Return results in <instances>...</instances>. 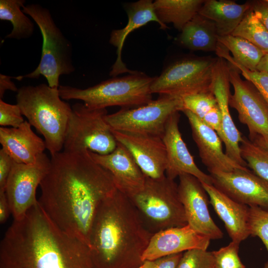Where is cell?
Segmentation results:
<instances>
[{
    "mask_svg": "<svg viewBox=\"0 0 268 268\" xmlns=\"http://www.w3.org/2000/svg\"><path fill=\"white\" fill-rule=\"evenodd\" d=\"M13 77L0 74V99H2L5 92L7 90L17 92L15 83L11 80Z\"/></svg>",
    "mask_w": 268,
    "mask_h": 268,
    "instance_id": "obj_42",
    "label": "cell"
},
{
    "mask_svg": "<svg viewBox=\"0 0 268 268\" xmlns=\"http://www.w3.org/2000/svg\"><path fill=\"white\" fill-rule=\"evenodd\" d=\"M129 198L145 227L153 234L188 224L178 184L166 175L159 179L146 177L142 189Z\"/></svg>",
    "mask_w": 268,
    "mask_h": 268,
    "instance_id": "obj_7",
    "label": "cell"
},
{
    "mask_svg": "<svg viewBox=\"0 0 268 268\" xmlns=\"http://www.w3.org/2000/svg\"><path fill=\"white\" fill-rule=\"evenodd\" d=\"M2 148L15 162L31 164L46 149L44 140L33 131L31 125L25 121L17 128H0Z\"/></svg>",
    "mask_w": 268,
    "mask_h": 268,
    "instance_id": "obj_23",
    "label": "cell"
},
{
    "mask_svg": "<svg viewBox=\"0 0 268 268\" xmlns=\"http://www.w3.org/2000/svg\"><path fill=\"white\" fill-rule=\"evenodd\" d=\"M106 109H94L77 103L72 111L65 135L64 150L86 149L104 155L112 152L117 141L105 121Z\"/></svg>",
    "mask_w": 268,
    "mask_h": 268,
    "instance_id": "obj_9",
    "label": "cell"
},
{
    "mask_svg": "<svg viewBox=\"0 0 268 268\" xmlns=\"http://www.w3.org/2000/svg\"><path fill=\"white\" fill-rule=\"evenodd\" d=\"M153 234L125 194L117 189L99 205L90 230L94 268H137Z\"/></svg>",
    "mask_w": 268,
    "mask_h": 268,
    "instance_id": "obj_3",
    "label": "cell"
},
{
    "mask_svg": "<svg viewBox=\"0 0 268 268\" xmlns=\"http://www.w3.org/2000/svg\"><path fill=\"white\" fill-rule=\"evenodd\" d=\"M218 38L215 23L198 13L182 29L178 42L192 51L215 52Z\"/></svg>",
    "mask_w": 268,
    "mask_h": 268,
    "instance_id": "obj_25",
    "label": "cell"
},
{
    "mask_svg": "<svg viewBox=\"0 0 268 268\" xmlns=\"http://www.w3.org/2000/svg\"><path fill=\"white\" fill-rule=\"evenodd\" d=\"M217 58L191 57L172 63L155 78L152 93L182 98L212 91L213 68Z\"/></svg>",
    "mask_w": 268,
    "mask_h": 268,
    "instance_id": "obj_8",
    "label": "cell"
},
{
    "mask_svg": "<svg viewBox=\"0 0 268 268\" xmlns=\"http://www.w3.org/2000/svg\"><path fill=\"white\" fill-rule=\"evenodd\" d=\"M183 110L182 98L168 95L133 108H122L105 119L112 130L140 133L162 138L166 123L174 113Z\"/></svg>",
    "mask_w": 268,
    "mask_h": 268,
    "instance_id": "obj_10",
    "label": "cell"
},
{
    "mask_svg": "<svg viewBox=\"0 0 268 268\" xmlns=\"http://www.w3.org/2000/svg\"><path fill=\"white\" fill-rule=\"evenodd\" d=\"M14 161L2 149L0 150V192H5L8 177L11 172Z\"/></svg>",
    "mask_w": 268,
    "mask_h": 268,
    "instance_id": "obj_38",
    "label": "cell"
},
{
    "mask_svg": "<svg viewBox=\"0 0 268 268\" xmlns=\"http://www.w3.org/2000/svg\"><path fill=\"white\" fill-rule=\"evenodd\" d=\"M112 132L116 140L131 153L146 177L159 179L165 176L167 156L162 137L112 130Z\"/></svg>",
    "mask_w": 268,
    "mask_h": 268,
    "instance_id": "obj_16",
    "label": "cell"
},
{
    "mask_svg": "<svg viewBox=\"0 0 268 268\" xmlns=\"http://www.w3.org/2000/svg\"><path fill=\"white\" fill-rule=\"evenodd\" d=\"M257 69L259 71L268 72V54H265L262 58Z\"/></svg>",
    "mask_w": 268,
    "mask_h": 268,
    "instance_id": "obj_43",
    "label": "cell"
},
{
    "mask_svg": "<svg viewBox=\"0 0 268 268\" xmlns=\"http://www.w3.org/2000/svg\"><path fill=\"white\" fill-rule=\"evenodd\" d=\"M137 268H142V266L141 265L140 267H139Z\"/></svg>",
    "mask_w": 268,
    "mask_h": 268,
    "instance_id": "obj_47",
    "label": "cell"
},
{
    "mask_svg": "<svg viewBox=\"0 0 268 268\" xmlns=\"http://www.w3.org/2000/svg\"><path fill=\"white\" fill-rule=\"evenodd\" d=\"M240 150L247 166L255 174L268 181V149L243 136Z\"/></svg>",
    "mask_w": 268,
    "mask_h": 268,
    "instance_id": "obj_30",
    "label": "cell"
},
{
    "mask_svg": "<svg viewBox=\"0 0 268 268\" xmlns=\"http://www.w3.org/2000/svg\"><path fill=\"white\" fill-rule=\"evenodd\" d=\"M155 77L135 71L129 75L109 79L85 89L60 85L63 100H78L87 107L94 109L111 106L135 108L151 101V85Z\"/></svg>",
    "mask_w": 268,
    "mask_h": 268,
    "instance_id": "obj_5",
    "label": "cell"
},
{
    "mask_svg": "<svg viewBox=\"0 0 268 268\" xmlns=\"http://www.w3.org/2000/svg\"><path fill=\"white\" fill-rule=\"evenodd\" d=\"M239 244L232 241L227 246L212 252L215 268H245L238 255Z\"/></svg>",
    "mask_w": 268,
    "mask_h": 268,
    "instance_id": "obj_35",
    "label": "cell"
},
{
    "mask_svg": "<svg viewBox=\"0 0 268 268\" xmlns=\"http://www.w3.org/2000/svg\"><path fill=\"white\" fill-rule=\"evenodd\" d=\"M11 214L10 208L5 192H0V223H4Z\"/></svg>",
    "mask_w": 268,
    "mask_h": 268,
    "instance_id": "obj_41",
    "label": "cell"
},
{
    "mask_svg": "<svg viewBox=\"0 0 268 268\" xmlns=\"http://www.w3.org/2000/svg\"><path fill=\"white\" fill-rule=\"evenodd\" d=\"M182 111L184 110H188L201 120H202L212 108L217 105L212 91L187 95L182 97Z\"/></svg>",
    "mask_w": 268,
    "mask_h": 268,
    "instance_id": "obj_32",
    "label": "cell"
},
{
    "mask_svg": "<svg viewBox=\"0 0 268 268\" xmlns=\"http://www.w3.org/2000/svg\"><path fill=\"white\" fill-rule=\"evenodd\" d=\"M25 2L24 0H0V19L10 21L13 27L5 38L21 40L33 34L34 23L22 11Z\"/></svg>",
    "mask_w": 268,
    "mask_h": 268,
    "instance_id": "obj_27",
    "label": "cell"
},
{
    "mask_svg": "<svg viewBox=\"0 0 268 268\" xmlns=\"http://www.w3.org/2000/svg\"><path fill=\"white\" fill-rule=\"evenodd\" d=\"M248 226L250 235L258 237L268 252V210L249 206Z\"/></svg>",
    "mask_w": 268,
    "mask_h": 268,
    "instance_id": "obj_33",
    "label": "cell"
},
{
    "mask_svg": "<svg viewBox=\"0 0 268 268\" xmlns=\"http://www.w3.org/2000/svg\"><path fill=\"white\" fill-rule=\"evenodd\" d=\"M50 158L44 153L31 164L14 162L8 177L5 193L14 220L23 218L36 204V190L47 174Z\"/></svg>",
    "mask_w": 268,
    "mask_h": 268,
    "instance_id": "obj_12",
    "label": "cell"
},
{
    "mask_svg": "<svg viewBox=\"0 0 268 268\" xmlns=\"http://www.w3.org/2000/svg\"><path fill=\"white\" fill-rule=\"evenodd\" d=\"M264 268H268V262L265 264Z\"/></svg>",
    "mask_w": 268,
    "mask_h": 268,
    "instance_id": "obj_44",
    "label": "cell"
},
{
    "mask_svg": "<svg viewBox=\"0 0 268 268\" xmlns=\"http://www.w3.org/2000/svg\"><path fill=\"white\" fill-rule=\"evenodd\" d=\"M218 42L232 55L233 59L246 68L257 70L265 54L248 40L231 34L218 36Z\"/></svg>",
    "mask_w": 268,
    "mask_h": 268,
    "instance_id": "obj_28",
    "label": "cell"
},
{
    "mask_svg": "<svg viewBox=\"0 0 268 268\" xmlns=\"http://www.w3.org/2000/svg\"><path fill=\"white\" fill-rule=\"evenodd\" d=\"M183 253L170 255L142 262V268H177Z\"/></svg>",
    "mask_w": 268,
    "mask_h": 268,
    "instance_id": "obj_37",
    "label": "cell"
},
{
    "mask_svg": "<svg viewBox=\"0 0 268 268\" xmlns=\"http://www.w3.org/2000/svg\"><path fill=\"white\" fill-rule=\"evenodd\" d=\"M22 11L33 19L40 29L43 39L41 57L35 70L13 78L21 80L43 76L49 86L59 88L60 76L70 74L75 70L72 45L57 26L48 9L33 3L24 5Z\"/></svg>",
    "mask_w": 268,
    "mask_h": 268,
    "instance_id": "obj_6",
    "label": "cell"
},
{
    "mask_svg": "<svg viewBox=\"0 0 268 268\" xmlns=\"http://www.w3.org/2000/svg\"><path fill=\"white\" fill-rule=\"evenodd\" d=\"M230 84L229 65L224 59L217 57L213 71L212 91L221 112V140L225 145L226 155L246 167L247 163L242 157L240 150L244 136L236 127L230 113Z\"/></svg>",
    "mask_w": 268,
    "mask_h": 268,
    "instance_id": "obj_15",
    "label": "cell"
},
{
    "mask_svg": "<svg viewBox=\"0 0 268 268\" xmlns=\"http://www.w3.org/2000/svg\"><path fill=\"white\" fill-rule=\"evenodd\" d=\"M252 8L268 30V4L264 0L257 2H253Z\"/></svg>",
    "mask_w": 268,
    "mask_h": 268,
    "instance_id": "obj_40",
    "label": "cell"
},
{
    "mask_svg": "<svg viewBox=\"0 0 268 268\" xmlns=\"http://www.w3.org/2000/svg\"><path fill=\"white\" fill-rule=\"evenodd\" d=\"M21 109L16 104H11L0 99V125L17 128L25 121Z\"/></svg>",
    "mask_w": 268,
    "mask_h": 268,
    "instance_id": "obj_36",
    "label": "cell"
},
{
    "mask_svg": "<svg viewBox=\"0 0 268 268\" xmlns=\"http://www.w3.org/2000/svg\"><path fill=\"white\" fill-rule=\"evenodd\" d=\"M240 73L229 64L230 82L234 89L229 106L237 111L240 122L247 127L249 140L261 146L268 144V105L255 86L241 78Z\"/></svg>",
    "mask_w": 268,
    "mask_h": 268,
    "instance_id": "obj_11",
    "label": "cell"
},
{
    "mask_svg": "<svg viewBox=\"0 0 268 268\" xmlns=\"http://www.w3.org/2000/svg\"><path fill=\"white\" fill-rule=\"evenodd\" d=\"M179 112L170 117L162 137L167 156L165 175L175 180L181 174H189L197 178L201 183L213 185L212 177L198 167L184 142L179 130Z\"/></svg>",
    "mask_w": 268,
    "mask_h": 268,
    "instance_id": "obj_17",
    "label": "cell"
},
{
    "mask_svg": "<svg viewBox=\"0 0 268 268\" xmlns=\"http://www.w3.org/2000/svg\"><path fill=\"white\" fill-rule=\"evenodd\" d=\"M89 151L93 160L111 174L117 189L129 198L142 189L146 176L123 144L117 141L116 148L107 154Z\"/></svg>",
    "mask_w": 268,
    "mask_h": 268,
    "instance_id": "obj_18",
    "label": "cell"
},
{
    "mask_svg": "<svg viewBox=\"0 0 268 268\" xmlns=\"http://www.w3.org/2000/svg\"><path fill=\"white\" fill-rule=\"evenodd\" d=\"M218 57L225 59L229 64L238 69L245 79L250 82L259 91L268 105V72L250 70L236 62L229 52L218 43L215 51Z\"/></svg>",
    "mask_w": 268,
    "mask_h": 268,
    "instance_id": "obj_31",
    "label": "cell"
},
{
    "mask_svg": "<svg viewBox=\"0 0 268 268\" xmlns=\"http://www.w3.org/2000/svg\"><path fill=\"white\" fill-rule=\"evenodd\" d=\"M16 98L23 116L44 137L51 155L62 151L72 107L61 98L59 88L44 83L23 86Z\"/></svg>",
    "mask_w": 268,
    "mask_h": 268,
    "instance_id": "obj_4",
    "label": "cell"
},
{
    "mask_svg": "<svg viewBox=\"0 0 268 268\" xmlns=\"http://www.w3.org/2000/svg\"><path fill=\"white\" fill-rule=\"evenodd\" d=\"M201 184L232 241L240 243L248 238L249 206L232 200L213 185Z\"/></svg>",
    "mask_w": 268,
    "mask_h": 268,
    "instance_id": "obj_22",
    "label": "cell"
},
{
    "mask_svg": "<svg viewBox=\"0 0 268 268\" xmlns=\"http://www.w3.org/2000/svg\"><path fill=\"white\" fill-rule=\"evenodd\" d=\"M264 1H265L267 4H268V0H264Z\"/></svg>",
    "mask_w": 268,
    "mask_h": 268,
    "instance_id": "obj_46",
    "label": "cell"
},
{
    "mask_svg": "<svg viewBox=\"0 0 268 268\" xmlns=\"http://www.w3.org/2000/svg\"><path fill=\"white\" fill-rule=\"evenodd\" d=\"M213 185L235 201L268 210V181L246 169L210 173Z\"/></svg>",
    "mask_w": 268,
    "mask_h": 268,
    "instance_id": "obj_14",
    "label": "cell"
},
{
    "mask_svg": "<svg viewBox=\"0 0 268 268\" xmlns=\"http://www.w3.org/2000/svg\"><path fill=\"white\" fill-rule=\"evenodd\" d=\"M182 112L188 120L201 162L209 173L247 168L234 161L223 151V142L215 131L190 111Z\"/></svg>",
    "mask_w": 268,
    "mask_h": 268,
    "instance_id": "obj_19",
    "label": "cell"
},
{
    "mask_svg": "<svg viewBox=\"0 0 268 268\" xmlns=\"http://www.w3.org/2000/svg\"><path fill=\"white\" fill-rule=\"evenodd\" d=\"M231 35L248 40L265 54H268V30L252 7Z\"/></svg>",
    "mask_w": 268,
    "mask_h": 268,
    "instance_id": "obj_29",
    "label": "cell"
},
{
    "mask_svg": "<svg viewBox=\"0 0 268 268\" xmlns=\"http://www.w3.org/2000/svg\"><path fill=\"white\" fill-rule=\"evenodd\" d=\"M125 6L128 16V23L123 28L113 30L109 40V43L117 48V59L110 72V75L113 77L123 73H133L135 71L129 69L122 59L123 47L130 33L151 21L158 23L162 30L168 28L156 16L153 2L151 0H140L126 4Z\"/></svg>",
    "mask_w": 268,
    "mask_h": 268,
    "instance_id": "obj_21",
    "label": "cell"
},
{
    "mask_svg": "<svg viewBox=\"0 0 268 268\" xmlns=\"http://www.w3.org/2000/svg\"><path fill=\"white\" fill-rule=\"evenodd\" d=\"M178 190L188 224L210 240L222 238L223 233L212 220L208 210L209 197L201 182L189 174L179 176Z\"/></svg>",
    "mask_w": 268,
    "mask_h": 268,
    "instance_id": "obj_13",
    "label": "cell"
},
{
    "mask_svg": "<svg viewBox=\"0 0 268 268\" xmlns=\"http://www.w3.org/2000/svg\"><path fill=\"white\" fill-rule=\"evenodd\" d=\"M252 6L253 2L204 0L198 13L213 21L218 36H224L232 33Z\"/></svg>",
    "mask_w": 268,
    "mask_h": 268,
    "instance_id": "obj_24",
    "label": "cell"
},
{
    "mask_svg": "<svg viewBox=\"0 0 268 268\" xmlns=\"http://www.w3.org/2000/svg\"><path fill=\"white\" fill-rule=\"evenodd\" d=\"M0 268H94L88 246L60 229L39 201L13 220L0 244Z\"/></svg>",
    "mask_w": 268,
    "mask_h": 268,
    "instance_id": "obj_2",
    "label": "cell"
},
{
    "mask_svg": "<svg viewBox=\"0 0 268 268\" xmlns=\"http://www.w3.org/2000/svg\"><path fill=\"white\" fill-rule=\"evenodd\" d=\"M210 239L187 224L154 233L141 256V261L182 253L193 249L207 250Z\"/></svg>",
    "mask_w": 268,
    "mask_h": 268,
    "instance_id": "obj_20",
    "label": "cell"
},
{
    "mask_svg": "<svg viewBox=\"0 0 268 268\" xmlns=\"http://www.w3.org/2000/svg\"><path fill=\"white\" fill-rule=\"evenodd\" d=\"M204 0H156L153 7L156 16L163 24H173L181 31L197 14Z\"/></svg>",
    "mask_w": 268,
    "mask_h": 268,
    "instance_id": "obj_26",
    "label": "cell"
},
{
    "mask_svg": "<svg viewBox=\"0 0 268 268\" xmlns=\"http://www.w3.org/2000/svg\"><path fill=\"white\" fill-rule=\"evenodd\" d=\"M40 187L38 201L62 231L88 247L97 209L117 189L110 172L97 163L89 150H62L50 158Z\"/></svg>",
    "mask_w": 268,
    "mask_h": 268,
    "instance_id": "obj_1",
    "label": "cell"
},
{
    "mask_svg": "<svg viewBox=\"0 0 268 268\" xmlns=\"http://www.w3.org/2000/svg\"><path fill=\"white\" fill-rule=\"evenodd\" d=\"M262 146L268 149V144L265 145H263V146Z\"/></svg>",
    "mask_w": 268,
    "mask_h": 268,
    "instance_id": "obj_45",
    "label": "cell"
},
{
    "mask_svg": "<svg viewBox=\"0 0 268 268\" xmlns=\"http://www.w3.org/2000/svg\"><path fill=\"white\" fill-rule=\"evenodd\" d=\"M177 268H215L212 252L201 249H193L185 251Z\"/></svg>",
    "mask_w": 268,
    "mask_h": 268,
    "instance_id": "obj_34",
    "label": "cell"
},
{
    "mask_svg": "<svg viewBox=\"0 0 268 268\" xmlns=\"http://www.w3.org/2000/svg\"><path fill=\"white\" fill-rule=\"evenodd\" d=\"M201 120L215 131L222 138L221 115L218 104L212 108Z\"/></svg>",
    "mask_w": 268,
    "mask_h": 268,
    "instance_id": "obj_39",
    "label": "cell"
}]
</instances>
